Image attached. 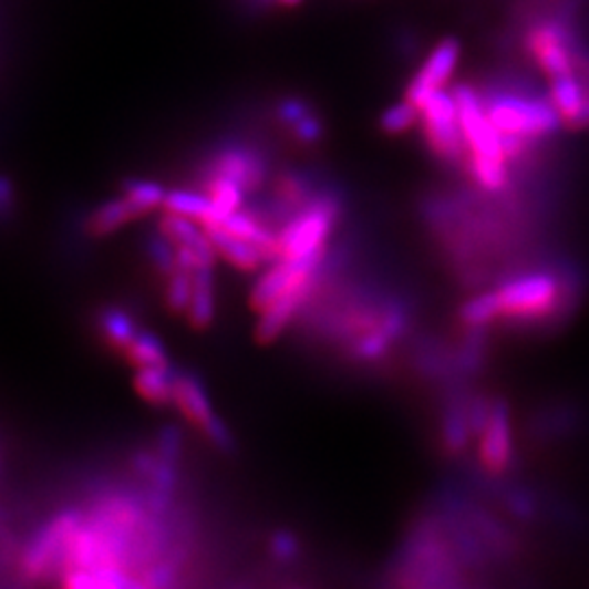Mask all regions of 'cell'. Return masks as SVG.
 <instances>
[{"label":"cell","instance_id":"obj_1","mask_svg":"<svg viewBox=\"0 0 589 589\" xmlns=\"http://www.w3.org/2000/svg\"><path fill=\"white\" fill-rule=\"evenodd\" d=\"M480 96L489 121L503 136H516L533 143L555 134L561 125V116L557 114L550 96L533 94L514 83H489L480 90Z\"/></svg>","mask_w":589,"mask_h":589},{"label":"cell","instance_id":"obj_2","mask_svg":"<svg viewBox=\"0 0 589 589\" xmlns=\"http://www.w3.org/2000/svg\"><path fill=\"white\" fill-rule=\"evenodd\" d=\"M339 202L332 195H317L303 204L276 234V260L323 258L328 236L339 219Z\"/></svg>","mask_w":589,"mask_h":589},{"label":"cell","instance_id":"obj_3","mask_svg":"<svg viewBox=\"0 0 589 589\" xmlns=\"http://www.w3.org/2000/svg\"><path fill=\"white\" fill-rule=\"evenodd\" d=\"M500 319L509 321H541L555 312L561 299V287L548 271L524 273L500 285L496 291Z\"/></svg>","mask_w":589,"mask_h":589},{"label":"cell","instance_id":"obj_4","mask_svg":"<svg viewBox=\"0 0 589 589\" xmlns=\"http://www.w3.org/2000/svg\"><path fill=\"white\" fill-rule=\"evenodd\" d=\"M521 49L528 60L548 79L577 71L575 35L568 22L557 18L535 20L521 35Z\"/></svg>","mask_w":589,"mask_h":589},{"label":"cell","instance_id":"obj_5","mask_svg":"<svg viewBox=\"0 0 589 589\" xmlns=\"http://www.w3.org/2000/svg\"><path fill=\"white\" fill-rule=\"evenodd\" d=\"M420 125L431 153H435L445 164L467 162L469 148L461 130L458 110L452 90H437L420 105Z\"/></svg>","mask_w":589,"mask_h":589},{"label":"cell","instance_id":"obj_6","mask_svg":"<svg viewBox=\"0 0 589 589\" xmlns=\"http://www.w3.org/2000/svg\"><path fill=\"white\" fill-rule=\"evenodd\" d=\"M173 404L213 445H217L219 450H229L234 445L229 428L215 413L210 395L199 378H195L193 373H175Z\"/></svg>","mask_w":589,"mask_h":589},{"label":"cell","instance_id":"obj_7","mask_svg":"<svg viewBox=\"0 0 589 589\" xmlns=\"http://www.w3.org/2000/svg\"><path fill=\"white\" fill-rule=\"evenodd\" d=\"M81 519L83 516L76 512H64L62 516L51 519L46 528L27 548L22 559V572L27 577H44L46 572H53L64 566L69 544Z\"/></svg>","mask_w":589,"mask_h":589},{"label":"cell","instance_id":"obj_8","mask_svg":"<svg viewBox=\"0 0 589 589\" xmlns=\"http://www.w3.org/2000/svg\"><path fill=\"white\" fill-rule=\"evenodd\" d=\"M326 258V256H323ZM323 258H308V260H287L278 258L271 269H267L254 285L249 293V306L254 310H265L282 294L291 293L306 285H314L317 271Z\"/></svg>","mask_w":589,"mask_h":589},{"label":"cell","instance_id":"obj_9","mask_svg":"<svg viewBox=\"0 0 589 589\" xmlns=\"http://www.w3.org/2000/svg\"><path fill=\"white\" fill-rule=\"evenodd\" d=\"M458 60H461V42L456 38L442 40L406 85L404 99H409L420 107L433 92L442 90L450 81V76L458 66Z\"/></svg>","mask_w":589,"mask_h":589},{"label":"cell","instance_id":"obj_10","mask_svg":"<svg viewBox=\"0 0 589 589\" xmlns=\"http://www.w3.org/2000/svg\"><path fill=\"white\" fill-rule=\"evenodd\" d=\"M480 463L487 472L500 474L514 461V428L505 402L492 404L489 417L480 431Z\"/></svg>","mask_w":589,"mask_h":589},{"label":"cell","instance_id":"obj_11","mask_svg":"<svg viewBox=\"0 0 589 589\" xmlns=\"http://www.w3.org/2000/svg\"><path fill=\"white\" fill-rule=\"evenodd\" d=\"M548 96L561 116V123L570 130H586V114L589 105L588 81L581 74H561L550 79Z\"/></svg>","mask_w":589,"mask_h":589},{"label":"cell","instance_id":"obj_12","mask_svg":"<svg viewBox=\"0 0 589 589\" xmlns=\"http://www.w3.org/2000/svg\"><path fill=\"white\" fill-rule=\"evenodd\" d=\"M210 175H225L238 182L247 193L258 188L265 182L267 164L262 155L247 147L223 148L221 153L213 159Z\"/></svg>","mask_w":589,"mask_h":589},{"label":"cell","instance_id":"obj_13","mask_svg":"<svg viewBox=\"0 0 589 589\" xmlns=\"http://www.w3.org/2000/svg\"><path fill=\"white\" fill-rule=\"evenodd\" d=\"M204 227H206V231H208V236L217 249V256H221L223 260L227 265H231L234 269L245 271V273H254L269 260L260 247L231 234L219 223L204 225Z\"/></svg>","mask_w":589,"mask_h":589},{"label":"cell","instance_id":"obj_14","mask_svg":"<svg viewBox=\"0 0 589 589\" xmlns=\"http://www.w3.org/2000/svg\"><path fill=\"white\" fill-rule=\"evenodd\" d=\"M310 291H312V285H306L301 289H294L291 293L282 294L271 306L260 310V317L256 323V341L262 345L273 343L297 317V312L306 303Z\"/></svg>","mask_w":589,"mask_h":589},{"label":"cell","instance_id":"obj_15","mask_svg":"<svg viewBox=\"0 0 589 589\" xmlns=\"http://www.w3.org/2000/svg\"><path fill=\"white\" fill-rule=\"evenodd\" d=\"M188 321L197 330H206L213 326L217 317V282L215 267L197 269L193 273V297L188 303Z\"/></svg>","mask_w":589,"mask_h":589},{"label":"cell","instance_id":"obj_16","mask_svg":"<svg viewBox=\"0 0 589 589\" xmlns=\"http://www.w3.org/2000/svg\"><path fill=\"white\" fill-rule=\"evenodd\" d=\"M164 213H175L202 225H215L221 221L219 210L215 202L210 199V195L202 190H188V188L168 190L164 199Z\"/></svg>","mask_w":589,"mask_h":589},{"label":"cell","instance_id":"obj_17","mask_svg":"<svg viewBox=\"0 0 589 589\" xmlns=\"http://www.w3.org/2000/svg\"><path fill=\"white\" fill-rule=\"evenodd\" d=\"M143 219L138 215V210L130 204V199L125 195H121L118 199L105 202L103 206H99L85 221V229L92 236H110L114 231H118L121 227H125L127 223L138 221Z\"/></svg>","mask_w":589,"mask_h":589},{"label":"cell","instance_id":"obj_18","mask_svg":"<svg viewBox=\"0 0 589 589\" xmlns=\"http://www.w3.org/2000/svg\"><path fill=\"white\" fill-rule=\"evenodd\" d=\"M219 225L229 229L231 234L254 242L256 247H260L269 260H276V234L251 213L236 210L234 215L225 217Z\"/></svg>","mask_w":589,"mask_h":589},{"label":"cell","instance_id":"obj_19","mask_svg":"<svg viewBox=\"0 0 589 589\" xmlns=\"http://www.w3.org/2000/svg\"><path fill=\"white\" fill-rule=\"evenodd\" d=\"M134 386L148 404L166 406L173 404L175 373H170L168 368H141L136 371Z\"/></svg>","mask_w":589,"mask_h":589},{"label":"cell","instance_id":"obj_20","mask_svg":"<svg viewBox=\"0 0 589 589\" xmlns=\"http://www.w3.org/2000/svg\"><path fill=\"white\" fill-rule=\"evenodd\" d=\"M125 359L136 368H168V354L162 341L151 332H138L123 350Z\"/></svg>","mask_w":589,"mask_h":589},{"label":"cell","instance_id":"obj_21","mask_svg":"<svg viewBox=\"0 0 589 589\" xmlns=\"http://www.w3.org/2000/svg\"><path fill=\"white\" fill-rule=\"evenodd\" d=\"M458 319L465 328L469 330H480L492 326L496 319H500V310H498V299L496 293H478L469 297L461 310H458Z\"/></svg>","mask_w":589,"mask_h":589},{"label":"cell","instance_id":"obj_22","mask_svg":"<svg viewBox=\"0 0 589 589\" xmlns=\"http://www.w3.org/2000/svg\"><path fill=\"white\" fill-rule=\"evenodd\" d=\"M467 168L474 182L489 193H500L509 186V162L505 159H480V157H467Z\"/></svg>","mask_w":589,"mask_h":589},{"label":"cell","instance_id":"obj_23","mask_svg":"<svg viewBox=\"0 0 589 589\" xmlns=\"http://www.w3.org/2000/svg\"><path fill=\"white\" fill-rule=\"evenodd\" d=\"M206 188H208L206 193L210 195V199L215 202V206H217V210H219L221 221L225 217H229V215H234L236 210L242 208V202H245L247 190H245L238 182H234L231 177H225V175H210Z\"/></svg>","mask_w":589,"mask_h":589},{"label":"cell","instance_id":"obj_24","mask_svg":"<svg viewBox=\"0 0 589 589\" xmlns=\"http://www.w3.org/2000/svg\"><path fill=\"white\" fill-rule=\"evenodd\" d=\"M101 332L112 348L123 352L141 330L130 312L114 308L101 314Z\"/></svg>","mask_w":589,"mask_h":589},{"label":"cell","instance_id":"obj_25","mask_svg":"<svg viewBox=\"0 0 589 589\" xmlns=\"http://www.w3.org/2000/svg\"><path fill=\"white\" fill-rule=\"evenodd\" d=\"M166 188L148 182V179H134L125 186L123 195L130 199V204L138 210L141 217H147L148 213L164 208V199H166Z\"/></svg>","mask_w":589,"mask_h":589},{"label":"cell","instance_id":"obj_26","mask_svg":"<svg viewBox=\"0 0 589 589\" xmlns=\"http://www.w3.org/2000/svg\"><path fill=\"white\" fill-rule=\"evenodd\" d=\"M420 116H422L420 107L411 103L409 99H404L382 112L380 130L389 136H400V134L411 132L415 125H420Z\"/></svg>","mask_w":589,"mask_h":589},{"label":"cell","instance_id":"obj_27","mask_svg":"<svg viewBox=\"0 0 589 589\" xmlns=\"http://www.w3.org/2000/svg\"><path fill=\"white\" fill-rule=\"evenodd\" d=\"M193 273L184 267H175L168 276H166V289H164V301L166 308L170 312H186L190 297H193Z\"/></svg>","mask_w":589,"mask_h":589},{"label":"cell","instance_id":"obj_28","mask_svg":"<svg viewBox=\"0 0 589 589\" xmlns=\"http://www.w3.org/2000/svg\"><path fill=\"white\" fill-rule=\"evenodd\" d=\"M472 433V422H469V406H454L445 415L443 424V445L447 452H461L467 443V437Z\"/></svg>","mask_w":589,"mask_h":589},{"label":"cell","instance_id":"obj_29","mask_svg":"<svg viewBox=\"0 0 589 589\" xmlns=\"http://www.w3.org/2000/svg\"><path fill=\"white\" fill-rule=\"evenodd\" d=\"M289 132H291L293 141H297L301 147H312V145H319L323 141L326 127H323V121L314 114V110H310L294 121L293 125L289 127Z\"/></svg>","mask_w":589,"mask_h":589},{"label":"cell","instance_id":"obj_30","mask_svg":"<svg viewBox=\"0 0 589 589\" xmlns=\"http://www.w3.org/2000/svg\"><path fill=\"white\" fill-rule=\"evenodd\" d=\"M310 110H312V107L308 105V101H303V99H299V96H287V99H282V101L276 105V116H278V121L289 130L299 116H303V114L310 112Z\"/></svg>","mask_w":589,"mask_h":589},{"label":"cell","instance_id":"obj_31","mask_svg":"<svg viewBox=\"0 0 589 589\" xmlns=\"http://www.w3.org/2000/svg\"><path fill=\"white\" fill-rule=\"evenodd\" d=\"M271 555L278 561H291L299 555V541L293 533L289 530H280L271 537Z\"/></svg>","mask_w":589,"mask_h":589},{"label":"cell","instance_id":"obj_32","mask_svg":"<svg viewBox=\"0 0 589 589\" xmlns=\"http://www.w3.org/2000/svg\"><path fill=\"white\" fill-rule=\"evenodd\" d=\"M11 204V186L7 179L0 177V210H7Z\"/></svg>","mask_w":589,"mask_h":589},{"label":"cell","instance_id":"obj_33","mask_svg":"<svg viewBox=\"0 0 589 589\" xmlns=\"http://www.w3.org/2000/svg\"><path fill=\"white\" fill-rule=\"evenodd\" d=\"M299 2H303V0H276V4H280V7H297Z\"/></svg>","mask_w":589,"mask_h":589}]
</instances>
